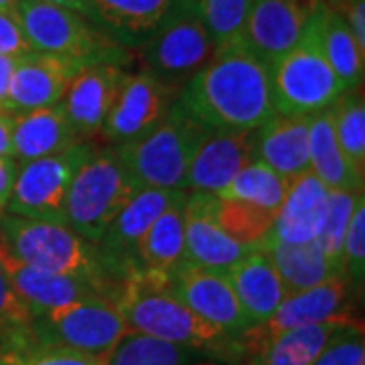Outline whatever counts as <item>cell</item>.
<instances>
[{"instance_id": "cell-1", "label": "cell", "mask_w": 365, "mask_h": 365, "mask_svg": "<svg viewBox=\"0 0 365 365\" xmlns=\"http://www.w3.org/2000/svg\"><path fill=\"white\" fill-rule=\"evenodd\" d=\"M177 102L207 130H256L276 114L270 69L242 45L217 51Z\"/></svg>"}, {"instance_id": "cell-2", "label": "cell", "mask_w": 365, "mask_h": 365, "mask_svg": "<svg viewBox=\"0 0 365 365\" xmlns=\"http://www.w3.org/2000/svg\"><path fill=\"white\" fill-rule=\"evenodd\" d=\"M110 300L122 313L130 333L203 349L215 353L227 364H240V341L227 337L217 327L193 313L173 294L169 284H155L130 274L114 284Z\"/></svg>"}, {"instance_id": "cell-3", "label": "cell", "mask_w": 365, "mask_h": 365, "mask_svg": "<svg viewBox=\"0 0 365 365\" xmlns=\"http://www.w3.org/2000/svg\"><path fill=\"white\" fill-rule=\"evenodd\" d=\"M0 237L21 262L45 272L90 280L110 299V280L100 250L66 223L4 215L0 217Z\"/></svg>"}, {"instance_id": "cell-4", "label": "cell", "mask_w": 365, "mask_h": 365, "mask_svg": "<svg viewBox=\"0 0 365 365\" xmlns=\"http://www.w3.org/2000/svg\"><path fill=\"white\" fill-rule=\"evenodd\" d=\"M13 13L33 51L66 57L86 67L98 63L124 67L130 61L126 47L76 11L43 0H19Z\"/></svg>"}, {"instance_id": "cell-5", "label": "cell", "mask_w": 365, "mask_h": 365, "mask_svg": "<svg viewBox=\"0 0 365 365\" xmlns=\"http://www.w3.org/2000/svg\"><path fill=\"white\" fill-rule=\"evenodd\" d=\"M138 189L114 146H90L69 185L66 225L98 246L110 223Z\"/></svg>"}, {"instance_id": "cell-6", "label": "cell", "mask_w": 365, "mask_h": 365, "mask_svg": "<svg viewBox=\"0 0 365 365\" xmlns=\"http://www.w3.org/2000/svg\"><path fill=\"white\" fill-rule=\"evenodd\" d=\"M205 132L177 102L153 130L116 150L140 189L187 191V173Z\"/></svg>"}, {"instance_id": "cell-7", "label": "cell", "mask_w": 365, "mask_h": 365, "mask_svg": "<svg viewBox=\"0 0 365 365\" xmlns=\"http://www.w3.org/2000/svg\"><path fill=\"white\" fill-rule=\"evenodd\" d=\"M313 14L300 43L270 66V86L276 114L314 116L329 110L343 93V86L333 73L321 45V11Z\"/></svg>"}, {"instance_id": "cell-8", "label": "cell", "mask_w": 365, "mask_h": 365, "mask_svg": "<svg viewBox=\"0 0 365 365\" xmlns=\"http://www.w3.org/2000/svg\"><path fill=\"white\" fill-rule=\"evenodd\" d=\"M35 337L43 345L66 347L110 359L120 341L130 335L118 307L106 297H91L33 319Z\"/></svg>"}, {"instance_id": "cell-9", "label": "cell", "mask_w": 365, "mask_h": 365, "mask_svg": "<svg viewBox=\"0 0 365 365\" xmlns=\"http://www.w3.org/2000/svg\"><path fill=\"white\" fill-rule=\"evenodd\" d=\"M138 49L144 69L181 90L217 55L205 26L175 4H170L155 33Z\"/></svg>"}, {"instance_id": "cell-10", "label": "cell", "mask_w": 365, "mask_h": 365, "mask_svg": "<svg viewBox=\"0 0 365 365\" xmlns=\"http://www.w3.org/2000/svg\"><path fill=\"white\" fill-rule=\"evenodd\" d=\"M88 153L90 144H76L59 155L21 163L6 203L11 215L66 223L69 185Z\"/></svg>"}, {"instance_id": "cell-11", "label": "cell", "mask_w": 365, "mask_h": 365, "mask_svg": "<svg viewBox=\"0 0 365 365\" xmlns=\"http://www.w3.org/2000/svg\"><path fill=\"white\" fill-rule=\"evenodd\" d=\"M181 91V88L158 79L148 69L128 73L106 118L102 136L114 148L143 138L163 122L170 108L177 104Z\"/></svg>"}, {"instance_id": "cell-12", "label": "cell", "mask_w": 365, "mask_h": 365, "mask_svg": "<svg viewBox=\"0 0 365 365\" xmlns=\"http://www.w3.org/2000/svg\"><path fill=\"white\" fill-rule=\"evenodd\" d=\"M323 0H258L252 2L242 31V47L266 67L292 51L307 33Z\"/></svg>"}, {"instance_id": "cell-13", "label": "cell", "mask_w": 365, "mask_h": 365, "mask_svg": "<svg viewBox=\"0 0 365 365\" xmlns=\"http://www.w3.org/2000/svg\"><path fill=\"white\" fill-rule=\"evenodd\" d=\"M177 195L179 191L138 189L114 217V222L110 223L102 240L98 242V250L102 254L106 274L110 280V290L114 284L134 274L138 244Z\"/></svg>"}, {"instance_id": "cell-14", "label": "cell", "mask_w": 365, "mask_h": 365, "mask_svg": "<svg viewBox=\"0 0 365 365\" xmlns=\"http://www.w3.org/2000/svg\"><path fill=\"white\" fill-rule=\"evenodd\" d=\"M169 288L193 313L232 339H240L252 329L237 302L232 282L223 272L182 262L169 278Z\"/></svg>"}, {"instance_id": "cell-15", "label": "cell", "mask_w": 365, "mask_h": 365, "mask_svg": "<svg viewBox=\"0 0 365 365\" xmlns=\"http://www.w3.org/2000/svg\"><path fill=\"white\" fill-rule=\"evenodd\" d=\"M0 270L6 276L14 294L29 309V313L33 314V319L78 300L106 297L104 290L90 280L45 272L21 262L6 248L2 237H0Z\"/></svg>"}, {"instance_id": "cell-16", "label": "cell", "mask_w": 365, "mask_h": 365, "mask_svg": "<svg viewBox=\"0 0 365 365\" xmlns=\"http://www.w3.org/2000/svg\"><path fill=\"white\" fill-rule=\"evenodd\" d=\"M353 284L345 274H335L319 287L302 290L297 294H288L280 302L276 313L264 325L252 327V335L258 339H268L288 329L304 325H317L327 321H343L351 325H361L351 313L349 292Z\"/></svg>"}, {"instance_id": "cell-17", "label": "cell", "mask_w": 365, "mask_h": 365, "mask_svg": "<svg viewBox=\"0 0 365 365\" xmlns=\"http://www.w3.org/2000/svg\"><path fill=\"white\" fill-rule=\"evenodd\" d=\"M126 76L128 71L124 67L98 63L81 69L69 83L61 104L78 143L86 144L102 134L106 118L116 102Z\"/></svg>"}, {"instance_id": "cell-18", "label": "cell", "mask_w": 365, "mask_h": 365, "mask_svg": "<svg viewBox=\"0 0 365 365\" xmlns=\"http://www.w3.org/2000/svg\"><path fill=\"white\" fill-rule=\"evenodd\" d=\"M81 69H86V66L49 53L31 51L23 57H16L6 112L21 114L59 104L69 83Z\"/></svg>"}, {"instance_id": "cell-19", "label": "cell", "mask_w": 365, "mask_h": 365, "mask_svg": "<svg viewBox=\"0 0 365 365\" xmlns=\"http://www.w3.org/2000/svg\"><path fill=\"white\" fill-rule=\"evenodd\" d=\"M254 160V130H207L187 173V191L220 195Z\"/></svg>"}, {"instance_id": "cell-20", "label": "cell", "mask_w": 365, "mask_h": 365, "mask_svg": "<svg viewBox=\"0 0 365 365\" xmlns=\"http://www.w3.org/2000/svg\"><path fill=\"white\" fill-rule=\"evenodd\" d=\"M215 195L189 193L185 203V264L227 272L250 250L223 232L213 215Z\"/></svg>"}, {"instance_id": "cell-21", "label": "cell", "mask_w": 365, "mask_h": 365, "mask_svg": "<svg viewBox=\"0 0 365 365\" xmlns=\"http://www.w3.org/2000/svg\"><path fill=\"white\" fill-rule=\"evenodd\" d=\"M343 327H361L327 321L317 325H304L288 329L268 339H258L246 331L240 337V364L246 365H313L331 337Z\"/></svg>"}, {"instance_id": "cell-22", "label": "cell", "mask_w": 365, "mask_h": 365, "mask_svg": "<svg viewBox=\"0 0 365 365\" xmlns=\"http://www.w3.org/2000/svg\"><path fill=\"white\" fill-rule=\"evenodd\" d=\"M187 195V191H179L138 244L134 264L136 276L155 284H169V278L182 264Z\"/></svg>"}, {"instance_id": "cell-23", "label": "cell", "mask_w": 365, "mask_h": 365, "mask_svg": "<svg viewBox=\"0 0 365 365\" xmlns=\"http://www.w3.org/2000/svg\"><path fill=\"white\" fill-rule=\"evenodd\" d=\"M327 199L329 189L317 179L313 170L294 177L266 240L282 244H307L319 240L325 225Z\"/></svg>"}, {"instance_id": "cell-24", "label": "cell", "mask_w": 365, "mask_h": 365, "mask_svg": "<svg viewBox=\"0 0 365 365\" xmlns=\"http://www.w3.org/2000/svg\"><path fill=\"white\" fill-rule=\"evenodd\" d=\"M225 276L232 282L250 327L264 325L276 313L280 302L287 299L280 274L264 248L250 250Z\"/></svg>"}, {"instance_id": "cell-25", "label": "cell", "mask_w": 365, "mask_h": 365, "mask_svg": "<svg viewBox=\"0 0 365 365\" xmlns=\"http://www.w3.org/2000/svg\"><path fill=\"white\" fill-rule=\"evenodd\" d=\"M309 126L311 116L274 114L254 130V160L264 163L288 181L311 170Z\"/></svg>"}, {"instance_id": "cell-26", "label": "cell", "mask_w": 365, "mask_h": 365, "mask_svg": "<svg viewBox=\"0 0 365 365\" xmlns=\"http://www.w3.org/2000/svg\"><path fill=\"white\" fill-rule=\"evenodd\" d=\"M169 6L170 0H90L88 19L118 45L138 49Z\"/></svg>"}, {"instance_id": "cell-27", "label": "cell", "mask_w": 365, "mask_h": 365, "mask_svg": "<svg viewBox=\"0 0 365 365\" xmlns=\"http://www.w3.org/2000/svg\"><path fill=\"white\" fill-rule=\"evenodd\" d=\"M76 144L81 143L67 122L61 102L13 114V158L19 165L59 155Z\"/></svg>"}, {"instance_id": "cell-28", "label": "cell", "mask_w": 365, "mask_h": 365, "mask_svg": "<svg viewBox=\"0 0 365 365\" xmlns=\"http://www.w3.org/2000/svg\"><path fill=\"white\" fill-rule=\"evenodd\" d=\"M309 158L311 170L329 191H364V177L355 170L337 143L329 110L311 116Z\"/></svg>"}, {"instance_id": "cell-29", "label": "cell", "mask_w": 365, "mask_h": 365, "mask_svg": "<svg viewBox=\"0 0 365 365\" xmlns=\"http://www.w3.org/2000/svg\"><path fill=\"white\" fill-rule=\"evenodd\" d=\"M260 248L268 252L274 268L280 274L287 297L319 287L335 274H343L329 262L319 240L307 244H282L266 240Z\"/></svg>"}, {"instance_id": "cell-30", "label": "cell", "mask_w": 365, "mask_h": 365, "mask_svg": "<svg viewBox=\"0 0 365 365\" xmlns=\"http://www.w3.org/2000/svg\"><path fill=\"white\" fill-rule=\"evenodd\" d=\"M321 45L333 73L341 81L343 90H357L364 83L365 53L357 47L347 21L339 9L325 4L321 11Z\"/></svg>"}, {"instance_id": "cell-31", "label": "cell", "mask_w": 365, "mask_h": 365, "mask_svg": "<svg viewBox=\"0 0 365 365\" xmlns=\"http://www.w3.org/2000/svg\"><path fill=\"white\" fill-rule=\"evenodd\" d=\"M108 365H232L215 353L130 333L120 341Z\"/></svg>"}, {"instance_id": "cell-32", "label": "cell", "mask_w": 365, "mask_h": 365, "mask_svg": "<svg viewBox=\"0 0 365 365\" xmlns=\"http://www.w3.org/2000/svg\"><path fill=\"white\" fill-rule=\"evenodd\" d=\"M170 4L193 14L205 26L217 51L242 45L252 0H170Z\"/></svg>"}, {"instance_id": "cell-33", "label": "cell", "mask_w": 365, "mask_h": 365, "mask_svg": "<svg viewBox=\"0 0 365 365\" xmlns=\"http://www.w3.org/2000/svg\"><path fill=\"white\" fill-rule=\"evenodd\" d=\"M290 181L278 175L276 170L266 167L260 160H252L244 169L240 170L222 193L220 199H237L252 205L266 209V211H278L284 197H287Z\"/></svg>"}, {"instance_id": "cell-34", "label": "cell", "mask_w": 365, "mask_h": 365, "mask_svg": "<svg viewBox=\"0 0 365 365\" xmlns=\"http://www.w3.org/2000/svg\"><path fill=\"white\" fill-rule=\"evenodd\" d=\"M213 215L225 234L248 248H260L266 237L270 235L276 217L274 211H266L246 201L220 199V197H215Z\"/></svg>"}, {"instance_id": "cell-35", "label": "cell", "mask_w": 365, "mask_h": 365, "mask_svg": "<svg viewBox=\"0 0 365 365\" xmlns=\"http://www.w3.org/2000/svg\"><path fill=\"white\" fill-rule=\"evenodd\" d=\"M335 138L355 170H365V102L361 88L343 91L329 108Z\"/></svg>"}, {"instance_id": "cell-36", "label": "cell", "mask_w": 365, "mask_h": 365, "mask_svg": "<svg viewBox=\"0 0 365 365\" xmlns=\"http://www.w3.org/2000/svg\"><path fill=\"white\" fill-rule=\"evenodd\" d=\"M364 199V191H329L327 199V215L323 232L319 235V244L325 250L329 262L343 272L341 256H343V242L351 222V215L357 203Z\"/></svg>"}, {"instance_id": "cell-37", "label": "cell", "mask_w": 365, "mask_h": 365, "mask_svg": "<svg viewBox=\"0 0 365 365\" xmlns=\"http://www.w3.org/2000/svg\"><path fill=\"white\" fill-rule=\"evenodd\" d=\"M341 268L353 287H361L365 276V197L353 211L343 242Z\"/></svg>"}, {"instance_id": "cell-38", "label": "cell", "mask_w": 365, "mask_h": 365, "mask_svg": "<svg viewBox=\"0 0 365 365\" xmlns=\"http://www.w3.org/2000/svg\"><path fill=\"white\" fill-rule=\"evenodd\" d=\"M313 365H365L364 327L339 329Z\"/></svg>"}, {"instance_id": "cell-39", "label": "cell", "mask_w": 365, "mask_h": 365, "mask_svg": "<svg viewBox=\"0 0 365 365\" xmlns=\"http://www.w3.org/2000/svg\"><path fill=\"white\" fill-rule=\"evenodd\" d=\"M6 355V353H4ZM16 359L19 365H108L110 359L93 357L88 353L73 351L66 347H53V345H43L39 341L31 343L26 349L16 355H11Z\"/></svg>"}, {"instance_id": "cell-40", "label": "cell", "mask_w": 365, "mask_h": 365, "mask_svg": "<svg viewBox=\"0 0 365 365\" xmlns=\"http://www.w3.org/2000/svg\"><path fill=\"white\" fill-rule=\"evenodd\" d=\"M33 327V314L13 292L6 276L0 270V341L23 333Z\"/></svg>"}, {"instance_id": "cell-41", "label": "cell", "mask_w": 365, "mask_h": 365, "mask_svg": "<svg viewBox=\"0 0 365 365\" xmlns=\"http://www.w3.org/2000/svg\"><path fill=\"white\" fill-rule=\"evenodd\" d=\"M31 51L33 49L25 39L23 29L19 25L13 11H0V55L16 59Z\"/></svg>"}, {"instance_id": "cell-42", "label": "cell", "mask_w": 365, "mask_h": 365, "mask_svg": "<svg viewBox=\"0 0 365 365\" xmlns=\"http://www.w3.org/2000/svg\"><path fill=\"white\" fill-rule=\"evenodd\" d=\"M339 11L347 21V26L351 31L357 47L365 53V0H349L343 6H339Z\"/></svg>"}, {"instance_id": "cell-43", "label": "cell", "mask_w": 365, "mask_h": 365, "mask_svg": "<svg viewBox=\"0 0 365 365\" xmlns=\"http://www.w3.org/2000/svg\"><path fill=\"white\" fill-rule=\"evenodd\" d=\"M19 163L13 157H0V209L6 207L16 179Z\"/></svg>"}, {"instance_id": "cell-44", "label": "cell", "mask_w": 365, "mask_h": 365, "mask_svg": "<svg viewBox=\"0 0 365 365\" xmlns=\"http://www.w3.org/2000/svg\"><path fill=\"white\" fill-rule=\"evenodd\" d=\"M14 57L0 55V112H6V100H9V88H11V78H13Z\"/></svg>"}, {"instance_id": "cell-45", "label": "cell", "mask_w": 365, "mask_h": 365, "mask_svg": "<svg viewBox=\"0 0 365 365\" xmlns=\"http://www.w3.org/2000/svg\"><path fill=\"white\" fill-rule=\"evenodd\" d=\"M0 157H13V114L0 112Z\"/></svg>"}, {"instance_id": "cell-46", "label": "cell", "mask_w": 365, "mask_h": 365, "mask_svg": "<svg viewBox=\"0 0 365 365\" xmlns=\"http://www.w3.org/2000/svg\"><path fill=\"white\" fill-rule=\"evenodd\" d=\"M43 2H49L55 6H63L69 11H76V13L83 14L88 19V9H90V0H43Z\"/></svg>"}, {"instance_id": "cell-47", "label": "cell", "mask_w": 365, "mask_h": 365, "mask_svg": "<svg viewBox=\"0 0 365 365\" xmlns=\"http://www.w3.org/2000/svg\"><path fill=\"white\" fill-rule=\"evenodd\" d=\"M19 0H0V11H13Z\"/></svg>"}, {"instance_id": "cell-48", "label": "cell", "mask_w": 365, "mask_h": 365, "mask_svg": "<svg viewBox=\"0 0 365 365\" xmlns=\"http://www.w3.org/2000/svg\"><path fill=\"white\" fill-rule=\"evenodd\" d=\"M0 365H19L16 364V359L11 357V355H4V353H0Z\"/></svg>"}, {"instance_id": "cell-49", "label": "cell", "mask_w": 365, "mask_h": 365, "mask_svg": "<svg viewBox=\"0 0 365 365\" xmlns=\"http://www.w3.org/2000/svg\"><path fill=\"white\" fill-rule=\"evenodd\" d=\"M325 4H329V6H335V9H339V6H343L345 2H349V0H323Z\"/></svg>"}, {"instance_id": "cell-50", "label": "cell", "mask_w": 365, "mask_h": 365, "mask_svg": "<svg viewBox=\"0 0 365 365\" xmlns=\"http://www.w3.org/2000/svg\"><path fill=\"white\" fill-rule=\"evenodd\" d=\"M252 2H258V0H252Z\"/></svg>"}]
</instances>
